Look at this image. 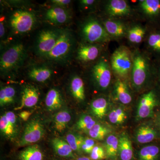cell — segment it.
I'll use <instances>...</instances> for the list:
<instances>
[{
    "label": "cell",
    "instance_id": "obj_1",
    "mask_svg": "<svg viewBox=\"0 0 160 160\" xmlns=\"http://www.w3.org/2000/svg\"><path fill=\"white\" fill-rule=\"evenodd\" d=\"M26 56V48L23 44L17 43L11 46L1 56V72L9 73L17 70L23 64Z\"/></svg>",
    "mask_w": 160,
    "mask_h": 160
},
{
    "label": "cell",
    "instance_id": "obj_2",
    "mask_svg": "<svg viewBox=\"0 0 160 160\" xmlns=\"http://www.w3.org/2000/svg\"><path fill=\"white\" fill-rule=\"evenodd\" d=\"M74 45V40L69 30H61L55 46L45 58L53 62H62L71 54Z\"/></svg>",
    "mask_w": 160,
    "mask_h": 160
},
{
    "label": "cell",
    "instance_id": "obj_3",
    "mask_svg": "<svg viewBox=\"0 0 160 160\" xmlns=\"http://www.w3.org/2000/svg\"><path fill=\"white\" fill-rule=\"evenodd\" d=\"M36 19L33 13L26 10H16L12 15L10 26L18 34L27 33L33 29Z\"/></svg>",
    "mask_w": 160,
    "mask_h": 160
},
{
    "label": "cell",
    "instance_id": "obj_4",
    "mask_svg": "<svg viewBox=\"0 0 160 160\" xmlns=\"http://www.w3.org/2000/svg\"><path fill=\"white\" fill-rule=\"evenodd\" d=\"M82 34L84 39L88 42H102L108 41L109 35L104 27L95 19L86 21L82 27Z\"/></svg>",
    "mask_w": 160,
    "mask_h": 160
},
{
    "label": "cell",
    "instance_id": "obj_5",
    "mask_svg": "<svg viewBox=\"0 0 160 160\" xmlns=\"http://www.w3.org/2000/svg\"><path fill=\"white\" fill-rule=\"evenodd\" d=\"M111 64L112 69L117 74L124 77L132 70V60L127 49L120 48L115 50L112 56Z\"/></svg>",
    "mask_w": 160,
    "mask_h": 160
},
{
    "label": "cell",
    "instance_id": "obj_6",
    "mask_svg": "<svg viewBox=\"0 0 160 160\" xmlns=\"http://www.w3.org/2000/svg\"><path fill=\"white\" fill-rule=\"evenodd\" d=\"M61 30L55 29H45L40 32L37 41L36 49L38 54L45 57L54 48Z\"/></svg>",
    "mask_w": 160,
    "mask_h": 160
},
{
    "label": "cell",
    "instance_id": "obj_7",
    "mask_svg": "<svg viewBox=\"0 0 160 160\" xmlns=\"http://www.w3.org/2000/svg\"><path fill=\"white\" fill-rule=\"evenodd\" d=\"M148 69V63L145 58L139 53L135 55L132 59V78L136 88L142 87L146 82Z\"/></svg>",
    "mask_w": 160,
    "mask_h": 160
},
{
    "label": "cell",
    "instance_id": "obj_8",
    "mask_svg": "<svg viewBox=\"0 0 160 160\" xmlns=\"http://www.w3.org/2000/svg\"><path fill=\"white\" fill-rule=\"evenodd\" d=\"M92 74L95 82L101 89H107L111 80V72L108 62L101 58L92 67Z\"/></svg>",
    "mask_w": 160,
    "mask_h": 160
},
{
    "label": "cell",
    "instance_id": "obj_9",
    "mask_svg": "<svg viewBox=\"0 0 160 160\" xmlns=\"http://www.w3.org/2000/svg\"><path fill=\"white\" fill-rule=\"evenodd\" d=\"M45 130L42 123L38 120H32L26 125L19 146H24L37 142L44 136Z\"/></svg>",
    "mask_w": 160,
    "mask_h": 160
},
{
    "label": "cell",
    "instance_id": "obj_10",
    "mask_svg": "<svg viewBox=\"0 0 160 160\" xmlns=\"http://www.w3.org/2000/svg\"><path fill=\"white\" fill-rule=\"evenodd\" d=\"M156 103V98L153 92L150 91L143 95L138 106V118L140 119L146 118L151 116Z\"/></svg>",
    "mask_w": 160,
    "mask_h": 160
},
{
    "label": "cell",
    "instance_id": "obj_11",
    "mask_svg": "<svg viewBox=\"0 0 160 160\" xmlns=\"http://www.w3.org/2000/svg\"><path fill=\"white\" fill-rule=\"evenodd\" d=\"M39 94L38 89L34 86L28 85L24 87L22 95V102L20 107L16 108V110L21 109L24 107H33L38 102Z\"/></svg>",
    "mask_w": 160,
    "mask_h": 160
},
{
    "label": "cell",
    "instance_id": "obj_12",
    "mask_svg": "<svg viewBox=\"0 0 160 160\" xmlns=\"http://www.w3.org/2000/svg\"><path fill=\"white\" fill-rule=\"evenodd\" d=\"M108 14L112 17H123L130 12V8L127 2L124 0H111L106 6Z\"/></svg>",
    "mask_w": 160,
    "mask_h": 160
},
{
    "label": "cell",
    "instance_id": "obj_13",
    "mask_svg": "<svg viewBox=\"0 0 160 160\" xmlns=\"http://www.w3.org/2000/svg\"><path fill=\"white\" fill-rule=\"evenodd\" d=\"M69 14L64 8L54 6L48 9L46 13V19L55 25L66 23L69 19Z\"/></svg>",
    "mask_w": 160,
    "mask_h": 160
},
{
    "label": "cell",
    "instance_id": "obj_14",
    "mask_svg": "<svg viewBox=\"0 0 160 160\" xmlns=\"http://www.w3.org/2000/svg\"><path fill=\"white\" fill-rule=\"evenodd\" d=\"M99 54L98 47L95 45H83L78 50V59L83 62H89L95 60Z\"/></svg>",
    "mask_w": 160,
    "mask_h": 160
},
{
    "label": "cell",
    "instance_id": "obj_15",
    "mask_svg": "<svg viewBox=\"0 0 160 160\" xmlns=\"http://www.w3.org/2000/svg\"><path fill=\"white\" fill-rule=\"evenodd\" d=\"M52 74V70L45 66L32 67L28 72V76L31 79L39 82H44L49 80Z\"/></svg>",
    "mask_w": 160,
    "mask_h": 160
},
{
    "label": "cell",
    "instance_id": "obj_16",
    "mask_svg": "<svg viewBox=\"0 0 160 160\" xmlns=\"http://www.w3.org/2000/svg\"><path fill=\"white\" fill-rule=\"evenodd\" d=\"M118 152L122 160H131L133 150L131 141L126 134H122L119 139Z\"/></svg>",
    "mask_w": 160,
    "mask_h": 160
},
{
    "label": "cell",
    "instance_id": "obj_17",
    "mask_svg": "<svg viewBox=\"0 0 160 160\" xmlns=\"http://www.w3.org/2000/svg\"><path fill=\"white\" fill-rule=\"evenodd\" d=\"M45 103L50 111L60 109L62 106L63 100L59 92L54 88L50 89L46 94Z\"/></svg>",
    "mask_w": 160,
    "mask_h": 160
},
{
    "label": "cell",
    "instance_id": "obj_18",
    "mask_svg": "<svg viewBox=\"0 0 160 160\" xmlns=\"http://www.w3.org/2000/svg\"><path fill=\"white\" fill-rule=\"evenodd\" d=\"M104 26L109 36L116 38H120L126 34V27L124 24L119 22L106 20L104 22Z\"/></svg>",
    "mask_w": 160,
    "mask_h": 160
},
{
    "label": "cell",
    "instance_id": "obj_19",
    "mask_svg": "<svg viewBox=\"0 0 160 160\" xmlns=\"http://www.w3.org/2000/svg\"><path fill=\"white\" fill-rule=\"evenodd\" d=\"M156 132L152 127L149 126H141L136 133V138L138 142L145 144L152 142L155 138Z\"/></svg>",
    "mask_w": 160,
    "mask_h": 160
},
{
    "label": "cell",
    "instance_id": "obj_20",
    "mask_svg": "<svg viewBox=\"0 0 160 160\" xmlns=\"http://www.w3.org/2000/svg\"><path fill=\"white\" fill-rule=\"evenodd\" d=\"M55 151L59 156L62 157L73 158L72 149L67 142L59 138H54L52 141Z\"/></svg>",
    "mask_w": 160,
    "mask_h": 160
},
{
    "label": "cell",
    "instance_id": "obj_21",
    "mask_svg": "<svg viewBox=\"0 0 160 160\" xmlns=\"http://www.w3.org/2000/svg\"><path fill=\"white\" fill-rule=\"evenodd\" d=\"M70 90L72 94L76 99L83 101L85 99V87L83 80L78 76L72 79L70 83Z\"/></svg>",
    "mask_w": 160,
    "mask_h": 160
},
{
    "label": "cell",
    "instance_id": "obj_22",
    "mask_svg": "<svg viewBox=\"0 0 160 160\" xmlns=\"http://www.w3.org/2000/svg\"><path fill=\"white\" fill-rule=\"evenodd\" d=\"M115 91L118 99L123 104L131 102L132 98L128 86L122 81L118 80L115 84Z\"/></svg>",
    "mask_w": 160,
    "mask_h": 160
},
{
    "label": "cell",
    "instance_id": "obj_23",
    "mask_svg": "<svg viewBox=\"0 0 160 160\" xmlns=\"http://www.w3.org/2000/svg\"><path fill=\"white\" fill-rule=\"evenodd\" d=\"M43 154L37 145L29 146L24 149L19 156V160H42Z\"/></svg>",
    "mask_w": 160,
    "mask_h": 160
},
{
    "label": "cell",
    "instance_id": "obj_24",
    "mask_svg": "<svg viewBox=\"0 0 160 160\" xmlns=\"http://www.w3.org/2000/svg\"><path fill=\"white\" fill-rule=\"evenodd\" d=\"M108 103L105 98H98L92 102L90 107L93 114L99 118H102L106 113Z\"/></svg>",
    "mask_w": 160,
    "mask_h": 160
},
{
    "label": "cell",
    "instance_id": "obj_25",
    "mask_svg": "<svg viewBox=\"0 0 160 160\" xmlns=\"http://www.w3.org/2000/svg\"><path fill=\"white\" fill-rule=\"evenodd\" d=\"M71 118V115L67 110L59 112L54 118L55 128L59 132L64 131L68 126Z\"/></svg>",
    "mask_w": 160,
    "mask_h": 160
},
{
    "label": "cell",
    "instance_id": "obj_26",
    "mask_svg": "<svg viewBox=\"0 0 160 160\" xmlns=\"http://www.w3.org/2000/svg\"><path fill=\"white\" fill-rule=\"evenodd\" d=\"M140 6L143 12L148 15H156L160 12V1L158 0L141 1Z\"/></svg>",
    "mask_w": 160,
    "mask_h": 160
},
{
    "label": "cell",
    "instance_id": "obj_27",
    "mask_svg": "<svg viewBox=\"0 0 160 160\" xmlns=\"http://www.w3.org/2000/svg\"><path fill=\"white\" fill-rule=\"evenodd\" d=\"M159 152V148L158 146H145L140 150L139 160H155L157 158Z\"/></svg>",
    "mask_w": 160,
    "mask_h": 160
},
{
    "label": "cell",
    "instance_id": "obj_28",
    "mask_svg": "<svg viewBox=\"0 0 160 160\" xmlns=\"http://www.w3.org/2000/svg\"><path fill=\"white\" fill-rule=\"evenodd\" d=\"M15 90L11 86H6L0 90V105L6 106L13 102L15 96Z\"/></svg>",
    "mask_w": 160,
    "mask_h": 160
},
{
    "label": "cell",
    "instance_id": "obj_29",
    "mask_svg": "<svg viewBox=\"0 0 160 160\" xmlns=\"http://www.w3.org/2000/svg\"><path fill=\"white\" fill-rule=\"evenodd\" d=\"M119 140L113 135L109 136L106 142V153L109 158L116 157L118 152Z\"/></svg>",
    "mask_w": 160,
    "mask_h": 160
},
{
    "label": "cell",
    "instance_id": "obj_30",
    "mask_svg": "<svg viewBox=\"0 0 160 160\" xmlns=\"http://www.w3.org/2000/svg\"><path fill=\"white\" fill-rule=\"evenodd\" d=\"M88 132L92 138L101 140H103L106 135L110 132V130L107 127L96 123Z\"/></svg>",
    "mask_w": 160,
    "mask_h": 160
},
{
    "label": "cell",
    "instance_id": "obj_31",
    "mask_svg": "<svg viewBox=\"0 0 160 160\" xmlns=\"http://www.w3.org/2000/svg\"><path fill=\"white\" fill-rule=\"evenodd\" d=\"M145 34V30L141 26H136L132 27L128 32V38L129 42L138 44L142 41Z\"/></svg>",
    "mask_w": 160,
    "mask_h": 160
},
{
    "label": "cell",
    "instance_id": "obj_32",
    "mask_svg": "<svg viewBox=\"0 0 160 160\" xmlns=\"http://www.w3.org/2000/svg\"><path fill=\"white\" fill-rule=\"evenodd\" d=\"M126 118V112L120 108L112 110L109 115V121L114 124H121L124 123Z\"/></svg>",
    "mask_w": 160,
    "mask_h": 160
},
{
    "label": "cell",
    "instance_id": "obj_33",
    "mask_svg": "<svg viewBox=\"0 0 160 160\" xmlns=\"http://www.w3.org/2000/svg\"><path fill=\"white\" fill-rule=\"evenodd\" d=\"M96 124L95 121L90 116L83 115L77 123L78 129L83 131H89Z\"/></svg>",
    "mask_w": 160,
    "mask_h": 160
},
{
    "label": "cell",
    "instance_id": "obj_34",
    "mask_svg": "<svg viewBox=\"0 0 160 160\" xmlns=\"http://www.w3.org/2000/svg\"><path fill=\"white\" fill-rule=\"evenodd\" d=\"M84 138L80 136L69 133L66 136V141L73 151H79L82 149Z\"/></svg>",
    "mask_w": 160,
    "mask_h": 160
},
{
    "label": "cell",
    "instance_id": "obj_35",
    "mask_svg": "<svg viewBox=\"0 0 160 160\" xmlns=\"http://www.w3.org/2000/svg\"><path fill=\"white\" fill-rule=\"evenodd\" d=\"M0 129L3 134L8 137L14 134L15 128L9 123L5 114L0 118Z\"/></svg>",
    "mask_w": 160,
    "mask_h": 160
},
{
    "label": "cell",
    "instance_id": "obj_36",
    "mask_svg": "<svg viewBox=\"0 0 160 160\" xmlns=\"http://www.w3.org/2000/svg\"><path fill=\"white\" fill-rule=\"evenodd\" d=\"M148 44L151 48L156 51H160V34L152 33L149 36Z\"/></svg>",
    "mask_w": 160,
    "mask_h": 160
},
{
    "label": "cell",
    "instance_id": "obj_37",
    "mask_svg": "<svg viewBox=\"0 0 160 160\" xmlns=\"http://www.w3.org/2000/svg\"><path fill=\"white\" fill-rule=\"evenodd\" d=\"M106 158V154L104 149L101 146H95L90 153V158L92 160H101Z\"/></svg>",
    "mask_w": 160,
    "mask_h": 160
},
{
    "label": "cell",
    "instance_id": "obj_38",
    "mask_svg": "<svg viewBox=\"0 0 160 160\" xmlns=\"http://www.w3.org/2000/svg\"><path fill=\"white\" fill-rule=\"evenodd\" d=\"M95 146L94 140L92 138L84 139L82 144V149L85 152L91 153Z\"/></svg>",
    "mask_w": 160,
    "mask_h": 160
},
{
    "label": "cell",
    "instance_id": "obj_39",
    "mask_svg": "<svg viewBox=\"0 0 160 160\" xmlns=\"http://www.w3.org/2000/svg\"><path fill=\"white\" fill-rule=\"evenodd\" d=\"M6 115V118L7 120L9 121V123L14 127L16 125V118L14 113L12 112L9 111L5 113Z\"/></svg>",
    "mask_w": 160,
    "mask_h": 160
},
{
    "label": "cell",
    "instance_id": "obj_40",
    "mask_svg": "<svg viewBox=\"0 0 160 160\" xmlns=\"http://www.w3.org/2000/svg\"><path fill=\"white\" fill-rule=\"evenodd\" d=\"M51 2L54 4L55 6L64 8L66 6H68L70 3L71 1L69 0H53L51 1Z\"/></svg>",
    "mask_w": 160,
    "mask_h": 160
},
{
    "label": "cell",
    "instance_id": "obj_41",
    "mask_svg": "<svg viewBox=\"0 0 160 160\" xmlns=\"http://www.w3.org/2000/svg\"><path fill=\"white\" fill-rule=\"evenodd\" d=\"M32 112L29 111H23L20 113L19 116L24 121H26L31 115Z\"/></svg>",
    "mask_w": 160,
    "mask_h": 160
},
{
    "label": "cell",
    "instance_id": "obj_42",
    "mask_svg": "<svg viewBox=\"0 0 160 160\" xmlns=\"http://www.w3.org/2000/svg\"><path fill=\"white\" fill-rule=\"evenodd\" d=\"M80 2L84 7H88L93 5L95 2V1L94 0H82Z\"/></svg>",
    "mask_w": 160,
    "mask_h": 160
},
{
    "label": "cell",
    "instance_id": "obj_43",
    "mask_svg": "<svg viewBox=\"0 0 160 160\" xmlns=\"http://www.w3.org/2000/svg\"><path fill=\"white\" fill-rule=\"evenodd\" d=\"M5 29L4 26V23L2 20H1V24H0V37L1 38H3L5 35Z\"/></svg>",
    "mask_w": 160,
    "mask_h": 160
},
{
    "label": "cell",
    "instance_id": "obj_44",
    "mask_svg": "<svg viewBox=\"0 0 160 160\" xmlns=\"http://www.w3.org/2000/svg\"><path fill=\"white\" fill-rule=\"evenodd\" d=\"M76 160H92L90 158L87 157H80L77 159Z\"/></svg>",
    "mask_w": 160,
    "mask_h": 160
}]
</instances>
